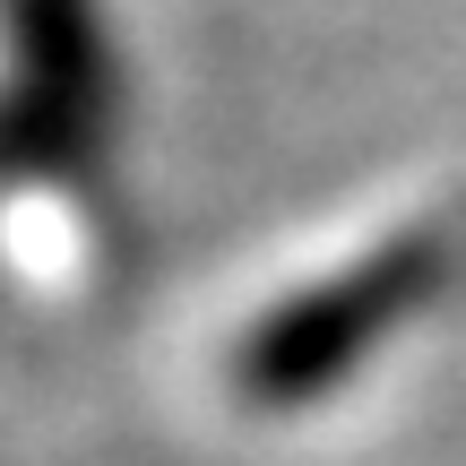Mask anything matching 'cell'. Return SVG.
<instances>
[{"label": "cell", "mask_w": 466, "mask_h": 466, "mask_svg": "<svg viewBox=\"0 0 466 466\" xmlns=\"http://www.w3.org/2000/svg\"><path fill=\"white\" fill-rule=\"evenodd\" d=\"M450 259H458V233L441 242V233L406 225L380 250H354V268H337V277H302L294 294H277L250 319V337H233L225 380L250 398H294V389L346 371L371 337H389L406 302H423L450 277Z\"/></svg>", "instance_id": "2"}, {"label": "cell", "mask_w": 466, "mask_h": 466, "mask_svg": "<svg viewBox=\"0 0 466 466\" xmlns=\"http://www.w3.org/2000/svg\"><path fill=\"white\" fill-rule=\"evenodd\" d=\"M113 138V52L96 0H0V225L26 199H96Z\"/></svg>", "instance_id": "1"}]
</instances>
